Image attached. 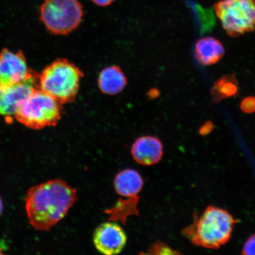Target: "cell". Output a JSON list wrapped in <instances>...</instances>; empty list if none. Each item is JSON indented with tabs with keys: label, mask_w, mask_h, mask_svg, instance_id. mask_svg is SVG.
Here are the masks:
<instances>
[{
	"label": "cell",
	"mask_w": 255,
	"mask_h": 255,
	"mask_svg": "<svg viewBox=\"0 0 255 255\" xmlns=\"http://www.w3.org/2000/svg\"><path fill=\"white\" fill-rule=\"evenodd\" d=\"M84 73L74 64L58 59L39 75V87L60 104L73 103L77 97Z\"/></svg>",
	"instance_id": "obj_3"
},
{
	"label": "cell",
	"mask_w": 255,
	"mask_h": 255,
	"mask_svg": "<svg viewBox=\"0 0 255 255\" xmlns=\"http://www.w3.org/2000/svg\"><path fill=\"white\" fill-rule=\"evenodd\" d=\"M91 1L96 5L101 6V7H106V6L110 5L115 0H91Z\"/></svg>",
	"instance_id": "obj_19"
},
{
	"label": "cell",
	"mask_w": 255,
	"mask_h": 255,
	"mask_svg": "<svg viewBox=\"0 0 255 255\" xmlns=\"http://www.w3.org/2000/svg\"><path fill=\"white\" fill-rule=\"evenodd\" d=\"M241 109L244 113H255V97H248L241 102Z\"/></svg>",
	"instance_id": "obj_15"
},
{
	"label": "cell",
	"mask_w": 255,
	"mask_h": 255,
	"mask_svg": "<svg viewBox=\"0 0 255 255\" xmlns=\"http://www.w3.org/2000/svg\"><path fill=\"white\" fill-rule=\"evenodd\" d=\"M163 145L160 140L152 136L140 137L131 148L132 158L137 163L151 166L158 163L163 156Z\"/></svg>",
	"instance_id": "obj_10"
},
{
	"label": "cell",
	"mask_w": 255,
	"mask_h": 255,
	"mask_svg": "<svg viewBox=\"0 0 255 255\" xmlns=\"http://www.w3.org/2000/svg\"><path fill=\"white\" fill-rule=\"evenodd\" d=\"M98 84L103 94L116 95L125 89L127 81L125 74L119 67L111 66L107 67L101 72Z\"/></svg>",
	"instance_id": "obj_12"
},
{
	"label": "cell",
	"mask_w": 255,
	"mask_h": 255,
	"mask_svg": "<svg viewBox=\"0 0 255 255\" xmlns=\"http://www.w3.org/2000/svg\"><path fill=\"white\" fill-rule=\"evenodd\" d=\"M5 88L0 86V116L2 115L3 105H4Z\"/></svg>",
	"instance_id": "obj_18"
},
{
	"label": "cell",
	"mask_w": 255,
	"mask_h": 255,
	"mask_svg": "<svg viewBox=\"0 0 255 255\" xmlns=\"http://www.w3.org/2000/svg\"><path fill=\"white\" fill-rule=\"evenodd\" d=\"M62 104L46 92L37 89L14 114L15 119L33 129L55 126L62 117Z\"/></svg>",
	"instance_id": "obj_4"
},
{
	"label": "cell",
	"mask_w": 255,
	"mask_h": 255,
	"mask_svg": "<svg viewBox=\"0 0 255 255\" xmlns=\"http://www.w3.org/2000/svg\"><path fill=\"white\" fill-rule=\"evenodd\" d=\"M148 254L173 255L178 254V253H176L166 245L158 242L152 245L148 250Z\"/></svg>",
	"instance_id": "obj_14"
},
{
	"label": "cell",
	"mask_w": 255,
	"mask_h": 255,
	"mask_svg": "<svg viewBox=\"0 0 255 255\" xmlns=\"http://www.w3.org/2000/svg\"><path fill=\"white\" fill-rule=\"evenodd\" d=\"M77 199V191L61 179L32 187L25 198L30 224L37 231H49L65 218Z\"/></svg>",
	"instance_id": "obj_1"
},
{
	"label": "cell",
	"mask_w": 255,
	"mask_h": 255,
	"mask_svg": "<svg viewBox=\"0 0 255 255\" xmlns=\"http://www.w3.org/2000/svg\"><path fill=\"white\" fill-rule=\"evenodd\" d=\"M143 186V180L138 171L128 168L118 173L114 178V187L120 197L116 205L105 210L108 221L125 225L129 217L139 216L138 195Z\"/></svg>",
	"instance_id": "obj_5"
},
{
	"label": "cell",
	"mask_w": 255,
	"mask_h": 255,
	"mask_svg": "<svg viewBox=\"0 0 255 255\" xmlns=\"http://www.w3.org/2000/svg\"><path fill=\"white\" fill-rule=\"evenodd\" d=\"M214 10L232 37L255 30V0H221L214 5Z\"/></svg>",
	"instance_id": "obj_7"
},
{
	"label": "cell",
	"mask_w": 255,
	"mask_h": 255,
	"mask_svg": "<svg viewBox=\"0 0 255 255\" xmlns=\"http://www.w3.org/2000/svg\"><path fill=\"white\" fill-rule=\"evenodd\" d=\"M93 242L99 253L105 255H118L126 247L127 237L120 225L109 221L102 223L95 229Z\"/></svg>",
	"instance_id": "obj_9"
},
{
	"label": "cell",
	"mask_w": 255,
	"mask_h": 255,
	"mask_svg": "<svg viewBox=\"0 0 255 255\" xmlns=\"http://www.w3.org/2000/svg\"><path fill=\"white\" fill-rule=\"evenodd\" d=\"M238 82L235 75L223 76L217 81L212 88L213 101L219 103L225 99L237 95L238 92Z\"/></svg>",
	"instance_id": "obj_13"
},
{
	"label": "cell",
	"mask_w": 255,
	"mask_h": 255,
	"mask_svg": "<svg viewBox=\"0 0 255 255\" xmlns=\"http://www.w3.org/2000/svg\"><path fill=\"white\" fill-rule=\"evenodd\" d=\"M40 20L53 34L66 35L81 24L84 10L78 0H44Z\"/></svg>",
	"instance_id": "obj_6"
},
{
	"label": "cell",
	"mask_w": 255,
	"mask_h": 255,
	"mask_svg": "<svg viewBox=\"0 0 255 255\" xmlns=\"http://www.w3.org/2000/svg\"><path fill=\"white\" fill-rule=\"evenodd\" d=\"M242 254L246 255H255V234L252 235L245 242Z\"/></svg>",
	"instance_id": "obj_16"
},
{
	"label": "cell",
	"mask_w": 255,
	"mask_h": 255,
	"mask_svg": "<svg viewBox=\"0 0 255 255\" xmlns=\"http://www.w3.org/2000/svg\"><path fill=\"white\" fill-rule=\"evenodd\" d=\"M36 72L28 68L21 52L14 53L7 49L0 52V86L10 87L21 84Z\"/></svg>",
	"instance_id": "obj_8"
},
{
	"label": "cell",
	"mask_w": 255,
	"mask_h": 255,
	"mask_svg": "<svg viewBox=\"0 0 255 255\" xmlns=\"http://www.w3.org/2000/svg\"><path fill=\"white\" fill-rule=\"evenodd\" d=\"M213 128V125L212 122L206 123L204 125L201 127L200 129V133L203 135L208 134L209 133L212 131Z\"/></svg>",
	"instance_id": "obj_17"
},
{
	"label": "cell",
	"mask_w": 255,
	"mask_h": 255,
	"mask_svg": "<svg viewBox=\"0 0 255 255\" xmlns=\"http://www.w3.org/2000/svg\"><path fill=\"white\" fill-rule=\"evenodd\" d=\"M237 222L224 209L209 206L183 232L185 237L194 245L209 249H218L227 243Z\"/></svg>",
	"instance_id": "obj_2"
},
{
	"label": "cell",
	"mask_w": 255,
	"mask_h": 255,
	"mask_svg": "<svg viewBox=\"0 0 255 255\" xmlns=\"http://www.w3.org/2000/svg\"><path fill=\"white\" fill-rule=\"evenodd\" d=\"M2 248L1 247H0V254H3V253H2Z\"/></svg>",
	"instance_id": "obj_21"
},
{
	"label": "cell",
	"mask_w": 255,
	"mask_h": 255,
	"mask_svg": "<svg viewBox=\"0 0 255 255\" xmlns=\"http://www.w3.org/2000/svg\"><path fill=\"white\" fill-rule=\"evenodd\" d=\"M225 48L219 40L213 37H206L197 41L194 56L201 65H215L225 55Z\"/></svg>",
	"instance_id": "obj_11"
},
{
	"label": "cell",
	"mask_w": 255,
	"mask_h": 255,
	"mask_svg": "<svg viewBox=\"0 0 255 255\" xmlns=\"http://www.w3.org/2000/svg\"><path fill=\"white\" fill-rule=\"evenodd\" d=\"M3 210V204L1 200V199L0 198V215H1Z\"/></svg>",
	"instance_id": "obj_20"
}]
</instances>
